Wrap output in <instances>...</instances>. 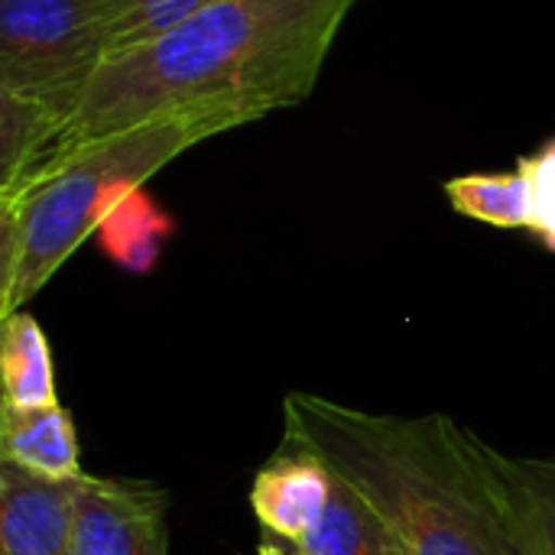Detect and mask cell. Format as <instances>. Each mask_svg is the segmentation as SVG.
<instances>
[{
    "instance_id": "obj_1",
    "label": "cell",
    "mask_w": 555,
    "mask_h": 555,
    "mask_svg": "<svg viewBox=\"0 0 555 555\" xmlns=\"http://www.w3.org/2000/svg\"><path fill=\"white\" fill-rule=\"evenodd\" d=\"M354 3L215 0L202 7L159 39L111 59L39 169L75 146L163 117H228L244 127L299 104L315 88Z\"/></svg>"
},
{
    "instance_id": "obj_2",
    "label": "cell",
    "mask_w": 555,
    "mask_h": 555,
    "mask_svg": "<svg viewBox=\"0 0 555 555\" xmlns=\"http://www.w3.org/2000/svg\"><path fill=\"white\" fill-rule=\"evenodd\" d=\"M283 442L351 485L403 555H540L501 452L446 413H371L293 390Z\"/></svg>"
},
{
    "instance_id": "obj_3",
    "label": "cell",
    "mask_w": 555,
    "mask_h": 555,
    "mask_svg": "<svg viewBox=\"0 0 555 555\" xmlns=\"http://www.w3.org/2000/svg\"><path fill=\"white\" fill-rule=\"evenodd\" d=\"M237 127L228 117H163L42 166L0 195V319L26 302L98 231L104 215L143 189L189 146Z\"/></svg>"
},
{
    "instance_id": "obj_4",
    "label": "cell",
    "mask_w": 555,
    "mask_h": 555,
    "mask_svg": "<svg viewBox=\"0 0 555 555\" xmlns=\"http://www.w3.org/2000/svg\"><path fill=\"white\" fill-rule=\"evenodd\" d=\"M124 0H0V91L49 111L62 130L114 59Z\"/></svg>"
},
{
    "instance_id": "obj_5",
    "label": "cell",
    "mask_w": 555,
    "mask_h": 555,
    "mask_svg": "<svg viewBox=\"0 0 555 555\" xmlns=\"http://www.w3.org/2000/svg\"><path fill=\"white\" fill-rule=\"evenodd\" d=\"M166 507V491L150 481L85 475L72 555H169Z\"/></svg>"
},
{
    "instance_id": "obj_6",
    "label": "cell",
    "mask_w": 555,
    "mask_h": 555,
    "mask_svg": "<svg viewBox=\"0 0 555 555\" xmlns=\"http://www.w3.org/2000/svg\"><path fill=\"white\" fill-rule=\"evenodd\" d=\"M78 488L0 462V555H72Z\"/></svg>"
},
{
    "instance_id": "obj_7",
    "label": "cell",
    "mask_w": 555,
    "mask_h": 555,
    "mask_svg": "<svg viewBox=\"0 0 555 555\" xmlns=\"http://www.w3.org/2000/svg\"><path fill=\"white\" fill-rule=\"evenodd\" d=\"M332 485L335 475L325 468V462H319L306 449L283 442V449L254 478V517L270 533L289 540L293 546H302L325 520Z\"/></svg>"
},
{
    "instance_id": "obj_8",
    "label": "cell",
    "mask_w": 555,
    "mask_h": 555,
    "mask_svg": "<svg viewBox=\"0 0 555 555\" xmlns=\"http://www.w3.org/2000/svg\"><path fill=\"white\" fill-rule=\"evenodd\" d=\"M0 462L49 481L85 478L75 426L62 406L29 413L0 410Z\"/></svg>"
},
{
    "instance_id": "obj_9",
    "label": "cell",
    "mask_w": 555,
    "mask_h": 555,
    "mask_svg": "<svg viewBox=\"0 0 555 555\" xmlns=\"http://www.w3.org/2000/svg\"><path fill=\"white\" fill-rule=\"evenodd\" d=\"M0 371H3V403L0 410L29 413L59 406L52 348L42 325L16 309L0 319Z\"/></svg>"
},
{
    "instance_id": "obj_10",
    "label": "cell",
    "mask_w": 555,
    "mask_h": 555,
    "mask_svg": "<svg viewBox=\"0 0 555 555\" xmlns=\"http://www.w3.org/2000/svg\"><path fill=\"white\" fill-rule=\"evenodd\" d=\"M176 224L169 211L153 202L143 189L124 195L98 224L94 237L101 250L127 273H150L159 257L166 241L172 237Z\"/></svg>"
},
{
    "instance_id": "obj_11",
    "label": "cell",
    "mask_w": 555,
    "mask_h": 555,
    "mask_svg": "<svg viewBox=\"0 0 555 555\" xmlns=\"http://www.w3.org/2000/svg\"><path fill=\"white\" fill-rule=\"evenodd\" d=\"M302 555H403L380 514L335 475L332 501L319 530L296 546Z\"/></svg>"
},
{
    "instance_id": "obj_12",
    "label": "cell",
    "mask_w": 555,
    "mask_h": 555,
    "mask_svg": "<svg viewBox=\"0 0 555 555\" xmlns=\"http://www.w3.org/2000/svg\"><path fill=\"white\" fill-rule=\"evenodd\" d=\"M446 195L459 215L475 218L481 224H494L507 231L530 228L533 195H530V179L520 169L455 176L446 182Z\"/></svg>"
},
{
    "instance_id": "obj_13",
    "label": "cell",
    "mask_w": 555,
    "mask_h": 555,
    "mask_svg": "<svg viewBox=\"0 0 555 555\" xmlns=\"http://www.w3.org/2000/svg\"><path fill=\"white\" fill-rule=\"evenodd\" d=\"M501 468L530 520L540 555H555V459H514L501 452Z\"/></svg>"
},
{
    "instance_id": "obj_14",
    "label": "cell",
    "mask_w": 555,
    "mask_h": 555,
    "mask_svg": "<svg viewBox=\"0 0 555 555\" xmlns=\"http://www.w3.org/2000/svg\"><path fill=\"white\" fill-rule=\"evenodd\" d=\"M208 3L215 0H124V16L114 39V59L159 39L163 33H169L172 26H179L182 20H189Z\"/></svg>"
},
{
    "instance_id": "obj_15",
    "label": "cell",
    "mask_w": 555,
    "mask_h": 555,
    "mask_svg": "<svg viewBox=\"0 0 555 555\" xmlns=\"http://www.w3.org/2000/svg\"><path fill=\"white\" fill-rule=\"evenodd\" d=\"M517 169L530 179V195H533L527 231L555 254V137L543 143L533 156L517 159Z\"/></svg>"
},
{
    "instance_id": "obj_16",
    "label": "cell",
    "mask_w": 555,
    "mask_h": 555,
    "mask_svg": "<svg viewBox=\"0 0 555 555\" xmlns=\"http://www.w3.org/2000/svg\"><path fill=\"white\" fill-rule=\"evenodd\" d=\"M257 555H302V553H286V550H280V546H273V543H263Z\"/></svg>"
}]
</instances>
